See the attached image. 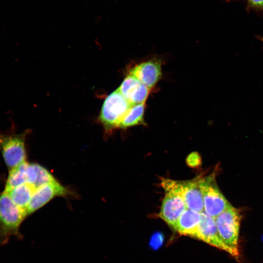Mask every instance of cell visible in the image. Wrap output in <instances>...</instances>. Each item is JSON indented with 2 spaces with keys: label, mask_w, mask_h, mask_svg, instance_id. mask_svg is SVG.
Segmentation results:
<instances>
[{
  "label": "cell",
  "mask_w": 263,
  "mask_h": 263,
  "mask_svg": "<svg viewBox=\"0 0 263 263\" xmlns=\"http://www.w3.org/2000/svg\"><path fill=\"white\" fill-rule=\"evenodd\" d=\"M27 217L25 210L17 206L3 190L0 192V246L12 237L22 238L20 226Z\"/></svg>",
  "instance_id": "6da1fadb"
},
{
  "label": "cell",
  "mask_w": 263,
  "mask_h": 263,
  "mask_svg": "<svg viewBox=\"0 0 263 263\" xmlns=\"http://www.w3.org/2000/svg\"><path fill=\"white\" fill-rule=\"evenodd\" d=\"M161 186L165 195L158 216L174 229L180 217L187 209L183 195L182 181L163 179Z\"/></svg>",
  "instance_id": "7a4b0ae2"
},
{
  "label": "cell",
  "mask_w": 263,
  "mask_h": 263,
  "mask_svg": "<svg viewBox=\"0 0 263 263\" xmlns=\"http://www.w3.org/2000/svg\"><path fill=\"white\" fill-rule=\"evenodd\" d=\"M241 213L239 209L231 204L215 219L219 234L222 240L229 246L239 259V237Z\"/></svg>",
  "instance_id": "3957f363"
},
{
  "label": "cell",
  "mask_w": 263,
  "mask_h": 263,
  "mask_svg": "<svg viewBox=\"0 0 263 263\" xmlns=\"http://www.w3.org/2000/svg\"><path fill=\"white\" fill-rule=\"evenodd\" d=\"M26 132L16 133L14 130L0 131V151L8 171L26 161Z\"/></svg>",
  "instance_id": "277c9868"
},
{
  "label": "cell",
  "mask_w": 263,
  "mask_h": 263,
  "mask_svg": "<svg viewBox=\"0 0 263 263\" xmlns=\"http://www.w3.org/2000/svg\"><path fill=\"white\" fill-rule=\"evenodd\" d=\"M132 105L117 89L104 100L99 119L107 130L118 127Z\"/></svg>",
  "instance_id": "5b68a950"
},
{
  "label": "cell",
  "mask_w": 263,
  "mask_h": 263,
  "mask_svg": "<svg viewBox=\"0 0 263 263\" xmlns=\"http://www.w3.org/2000/svg\"><path fill=\"white\" fill-rule=\"evenodd\" d=\"M204 211L208 215L216 218L224 211L230 204L219 188L214 174L201 177Z\"/></svg>",
  "instance_id": "8992f818"
},
{
  "label": "cell",
  "mask_w": 263,
  "mask_h": 263,
  "mask_svg": "<svg viewBox=\"0 0 263 263\" xmlns=\"http://www.w3.org/2000/svg\"><path fill=\"white\" fill-rule=\"evenodd\" d=\"M196 238L226 252L237 259L233 250L221 238L215 218L208 215L204 211L201 213V222Z\"/></svg>",
  "instance_id": "52a82bcc"
},
{
  "label": "cell",
  "mask_w": 263,
  "mask_h": 263,
  "mask_svg": "<svg viewBox=\"0 0 263 263\" xmlns=\"http://www.w3.org/2000/svg\"><path fill=\"white\" fill-rule=\"evenodd\" d=\"M68 193V189L56 180L38 187L26 209L27 216L39 209L54 197L65 196Z\"/></svg>",
  "instance_id": "ba28073f"
},
{
  "label": "cell",
  "mask_w": 263,
  "mask_h": 263,
  "mask_svg": "<svg viewBox=\"0 0 263 263\" xmlns=\"http://www.w3.org/2000/svg\"><path fill=\"white\" fill-rule=\"evenodd\" d=\"M40 165L26 161L8 171L4 190H7L23 184H30L37 188Z\"/></svg>",
  "instance_id": "9c48e42d"
},
{
  "label": "cell",
  "mask_w": 263,
  "mask_h": 263,
  "mask_svg": "<svg viewBox=\"0 0 263 263\" xmlns=\"http://www.w3.org/2000/svg\"><path fill=\"white\" fill-rule=\"evenodd\" d=\"M117 90L132 105L145 103L150 90L131 74L124 79Z\"/></svg>",
  "instance_id": "30bf717a"
},
{
  "label": "cell",
  "mask_w": 263,
  "mask_h": 263,
  "mask_svg": "<svg viewBox=\"0 0 263 263\" xmlns=\"http://www.w3.org/2000/svg\"><path fill=\"white\" fill-rule=\"evenodd\" d=\"M130 74L150 89L155 85L161 77V65L157 60L145 61L133 67Z\"/></svg>",
  "instance_id": "8fae6325"
},
{
  "label": "cell",
  "mask_w": 263,
  "mask_h": 263,
  "mask_svg": "<svg viewBox=\"0 0 263 263\" xmlns=\"http://www.w3.org/2000/svg\"><path fill=\"white\" fill-rule=\"evenodd\" d=\"M201 176L182 181L183 195L188 209L201 213L204 211V203L200 186Z\"/></svg>",
  "instance_id": "7c38bea8"
},
{
  "label": "cell",
  "mask_w": 263,
  "mask_h": 263,
  "mask_svg": "<svg viewBox=\"0 0 263 263\" xmlns=\"http://www.w3.org/2000/svg\"><path fill=\"white\" fill-rule=\"evenodd\" d=\"M201 222V213L189 209L178 219L174 229L181 235L196 238Z\"/></svg>",
  "instance_id": "4fadbf2b"
},
{
  "label": "cell",
  "mask_w": 263,
  "mask_h": 263,
  "mask_svg": "<svg viewBox=\"0 0 263 263\" xmlns=\"http://www.w3.org/2000/svg\"><path fill=\"white\" fill-rule=\"evenodd\" d=\"M36 189L33 185L26 183L4 191L17 206L26 211Z\"/></svg>",
  "instance_id": "5bb4252c"
},
{
  "label": "cell",
  "mask_w": 263,
  "mask_h": 263,
  "mask_svg": "<svg viewBox=\"0 0 263 263\" xmlns=\"http://www.w3.org/2000/svg\"><path fill=\"white\" fill-rule=\"evenodd\" d=\"M144 103L132 105L120 122L118 128H126L143 122Z\"/></svg>",
  "instance_id": "9a60e30c"
},
{
  "label": "cell",
  "mask_w": 263,
  "mask_h": 263,
  "mask_svg": "<svg viewBox=\"0 0 263 263\" xmlns=\"http://www.w3.org/2000/svg\"><path fill=\"white\" fill-rule=\"evenodd\" d=\"M248 6L256 10H263V0H247Z\"/></svg>",
  "instance_id": "2e32d148"
},
{
  "label": "cell",
  "mask_w": 263,
  "mask_h": 263,
  "mask_svg": "<svg viewBox=\"0 0 263 263\" xmlns=\"http://www.w3.org/2000/svg\"><path fill=\"white\" fill-rule=\"evenodd\" d=\"M188 162L190 166H196L200 163V157L197 153L190 154L188 158Z\"/></svg>",
  "instance_id": "e0dca14e"
},
{
  "label": "cell",
  "mask_w": 263,
  "mask_h": 263,
  "mask_svg": "<svg viewBox=\"0 0 263 263\" xmlns=\"http://www.w3.org/2000/svg\"><path fill=\"white\" fill-rule=\"evenodd\" d=\"M261 41L263 42V37L260 38Z\"/></svg>",
  "instance_id": "ac0fdd59"
}]
</instances>
